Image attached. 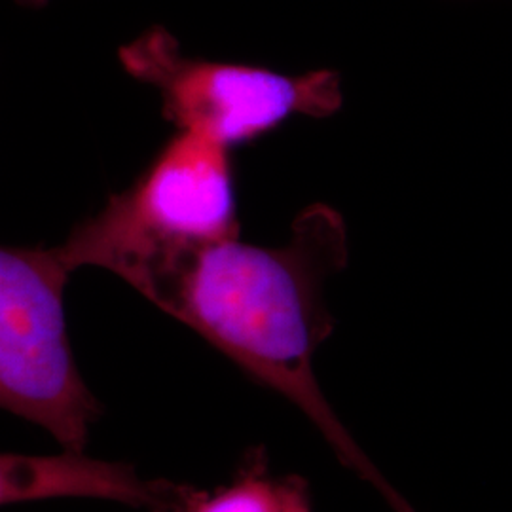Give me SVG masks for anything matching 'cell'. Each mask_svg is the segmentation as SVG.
Listing matches in <instances>:
<instances>
[{
	"label": "cell",
	"instance_id": "1",
	"mask_svg": "<svg viewBox=\"0 0 512 512\" xmlns=\"http://www.w3.org/2000/svg\"><path fill=\"white\" fill-rule=\"evenodd\" d=\"M348 255L346 220L313 203L281 247L239 238L194 245L165 258L135 289L289 399L344 458L359 461L313 374V355L334 329L325 285L346 268Z\"/></svg>",
	"mask_w": 512,
	"mask_h": 512
},
{
	"label": "cell",
	"instance_id": "2",
	"mask_svg": "<svg viewBox=\"0 0 512 512\" xmlns=\"http://www.w3.org/2000/svg\"><path fill=\"white\" fill-rule=\"evenodd\" d=\"M239 238L230 148L190 131L165 141L147 167L59 245L73 270L105 268L133 285L167 256Z\"/></svg>",
	"mask_w": 512,
	"mask_h": 512
},
{
	"label": "cell",
	"instance_id": "3",
	"mask_svg": "<svg viewBox=\"0 0 512 512\" xmlns=\"http://www.w3.org/2000/svg\"><path fill=\"white\" fill-rule=\"evenodd\" d=\"M74 270L59 247L0 251V404L84 454L101 404L82 380L63 294Z\"/></svg>",
	"mask_w": 512,
	"mask_h": 512
},
{
	"label": "cell",
	"instance_id": "4",
	"mask_svg": "<svg viewBox=\"0 0 512 512\" xmlns=\"http://www.w3.org/2000/svg\"><path fill=\"white\" fill-rule=\"evenodd\" d=\"M118 59L129 76L158 90L165 120L226 148L253 143L294 114L332 116L344 99L334 71L294 76L192 57L162 25L124 44Z\"/></svg>",
	"mask_w": 512,
	"mask_h": 512
},
{
	"label": "cell",
	"instance_id": "5",
	"mask_svg": "<svg viewBox=\"0 0 512 512\" xmlns=\"http://www.w3.org/2000/svg\"><path fill=\"white\" fill-rule=\"evenodd\" d=\"M2 503L46 497H99L152 512H184L196 492L167 480H141L128 465L65 452L55 458L2 456Z\"/></svg>",
	"mask_w": 512,
	"mask_h": 512
},
{
	"label": "cell",
	"instance_id": "6",
	"mask_svg": "<svg viewBox=\"0 0 512 512\" xmlns=\"http://www.w3.org/2000/svg\"><path fill=\"white\" fill-rule=\"evenodd\" d=\"M184 512H310V495L296 476L275 478L262 465H249L230 486L196 494Z\"/></svg>",
	"mask_w": 512,
	"mask_h": 512
}]
</instances>
